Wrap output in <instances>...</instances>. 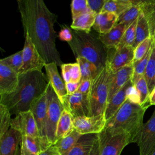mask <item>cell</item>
I'll return each instance as SVG.
<instances>
[{
    "instance_id": "cell-1",
    "label": "cell",
    "mask_w": 155,
    "mask_h": 155,
    "mask_svg": "<svg viewBox=\"0 0 155 155\" xmlns=\"http://www.w3.org/2000/svg\"><path fill=\"white\" fill-rule=\"evenodd\" d=\"M24 35H27L46 64L63 63L56 47L54 25L58 16L42 0H18Z\"/></svg>"
},
{
    "instance_id": "cell-2",
    "label": "cell",
    "mask_w": 155,
    "mask_h": 155,
    "mask_svg": "<svg viewBox=\"0 0 155 155\" xmlns=\"http://www.w3.org/2000/svg\"><path fill=\"white\" fill-rule=\"evenodd\" d=\"M48 83L41 71L19 74L17 87L10 94L0 95V104L6 106L11 114L30 111L33 104L45 93Z\"/></svg>"
},
{
    "instance_id": "cell-3",
    "label": "cell",
    "mask_w": 155,
    "mask_h": 155,
    "mask_svg": "<svg viewBox=\"0 0 155 155\" xmlns=\"http://www.w3.org/2000/svg\"><path fill=\"white\" fill-rule=\"evenodd\" d=\"M73 39L68 42L76 58L82 57L96 65L101 71L109 59V50L99 40L98 36L71 29Z\"/></svg>"
},
{
    "instance_id": "cell-4",
    "label": "cell",
    "mask_w": 155,
    "mask_h": 155,
    "mask_svg": "<svg viewBox=\"0 0 155 155\" xmlns=\"http://www.w3.org/2000/svg\"><path fill=\"white\" fill-rule=\"evenodd\" d=\"M147 108L127 99L116 113L108 120L105 128L128 134L132 143L136 142L137 136L143 124V119Z\"/></svg>"
},
{
    "instance_id": "cell-5",
    "label": "cell",
    "mask_w": 155,
    "mask_h": 155,
    "mask_svg": "<svg viewBox=\"0 0 155 155\" xmlns=\"http://www.w3.org/2000/svg\"><path fill=\"white\" fill-rule=\"evenodd\" d=\"M111 74V71L107 64L106 67L92 80L88 93L90 116L105 113L108 102Z\"/></svg>"
},
{
    "instance_id": "cell-6",
    "label": "cell",
    "mask_w": 155,
    "mask_h": 155,
    "mask_svg": "<svg viewBox=\"0 0 155 155\" xmlns=\"http://www.w3.org/2000/svg\"><path fill=\"white\" fill-rule=\"evenodd\" d=\"M46 135L50 144L53 145L56 141L57 126L64 107L49 82L46 90Z\"/></svg>"
},
{
    "instance_id": "cell-7",
    "label": "cell",
    "mask_w": 155,
    "mask_h": 155,
    "mask_svg": "<svg viewBox=\"0 0 155 155\" xmlns=\"http://www.w3.org/2000/svg\"><path fill=\"white\" fill-rule=\"evenodd\" d=\"M97 135L100 155H120L123 149L132 143L130 136L125 132H116L104 128Z\"/></svg>"
},
{
    "instance_id": "cell-8",
    "label": "cell",
    "mask_w": 155,
    "mask_h": 155,
    "mask_svg": "<svg viewBox=\"0 0 155 155\" xmlns=\"http://www.w3.org/2000/svg\"><path fill=\"white\" fill-rule=\"evenodd\" d=\"M25 42L22 51V66L19 74L33 71H41L46 63L41 56L30 38L25 35Z\"/></svg>"
},
{
    "instance_id": "cell-9",
    "label": "cell",
    "mask_w": 155,
    "mask_h": 155,
    "mask_svg": "<svg viewBox=\"0 0 155 155\" xmlns=\"http://www.w3.org/2000/svg\"><path fill=\"white\" fill-rule=\"evenodd\" d=\"M136 143L139 155H149L155 150V109L150 119L143 124Z\"/></svg>"
},
{
    "instance_id": "cell-10",
    "label": "cell",
    "mask_w": 155,
    "mask_h": 155,
    "mask_svg": "<svg viewBox=\"0 0 155 155\" xmlns=\"http://www.w3.org/2000/svg\"><path fill=\"white\" fill-rule=\"evenodd\" d=\"M107 120L105 114L93 116L74 117V129L81 135L99 134L105 127Z\"/></svg>"
},
{
    "instance_id": "cell-11",
    "label": "cell",
    "mask_w": 155,
    "mask_h": 155,
    "mask_svg": "<svg viewBox=\"0 0 155 155\" xmlns=\"http://www.w3.org/2000/svg\"><path fill=\"white\" fill-rule=\"evenodd\" d=\"M64 109L70 112L73 117L90 116L88 94L78 92L66 96L62 102Z\"/></svg>"
},
{
    "instance_id": "cell-12",
    "label": "cell",
    "mask_w": 155,
    "mask_h": 155,
    "mask_svg": "<svg viewBox=\"0 0 155 155\" xmlns=\"http://www.w3.org/2000/svg\"><path fill=\"white\" fill-rule=\"evenodd\" d=\"M134 48L132 46L109 50V59L107 63L112 73L133 64Z\"/></svg>"
},
{
    "instance_id": "cell-13",
    "label": "cell",
    "mask_w": 155,
    "mask_h": 155,
    "mask_svg": "<svg viewBox=\"0 0 155 155\" xmlns=\"http://www.w3.org/2000/svg\"><path fill=\"white\" fill-rule=\"evenodd\" d=\"M10 127L19 131L22 136L39 137L35 119L30 110L16 115V117L12 119Z\"/></svg>"
},
{
    "instance_id": "cell-14",
    "label": "cell",
    "mask_w": 155,
    "mask_h": 155,
    "mask_svg": "<svg viewBox=\"0 0 155 155\" xmlns=\"http://www.w3.org/2000/svg\"><path fill=\"white\" fill-rule=\"evenodd\" d=\"M30 111L35 119L39 136L45 143L51 145L46 135V117H47V95L46 91L31 105Z\"/></svg>"
},
{
    "instance_id": "cell-15",
    "label": "cell",
    "mask_w": 155,
    "mask_h": 155,
    "mask_svg": "<svg viewBox=\"0 0 155 155\" xmlns=\"http://www.w3.org/2000/svg\"><path fill=\"white\" fill-rule=\"evenodd\" d=\"M22 134L10 127L0 137V155H17L20 150Z\"/></svg>"
},
{
    "instance_id": "cell-16",
    "label": "cell",
    "mask_w": 155,
    "mask_h": 155,
    "mask_svg": "<svg viewBox=\"0 0 155 155\" xmlns=\"http://www.w3.org/2000/svg\"><path fill=\"white\" fill-rule=\"evenodd\" d=\"M133 73V64L128 65L114 73L111 74L109 85L108 102L118 91H119L130 80Z\"/></svg>"
},
{
    "instance_id": "cell-17",
    "label": "cell",
    "mask_w": 155,
    "mask_h": 155,
    "mask_svg": "<svg viewBox=\"0 0 155 155\" xmlns=\"http://www.w3.org/2000/svg\"><path fill=\"white\" fill-rule=\"evenodd\" d=\"M19 74L0 62V95L8 94L18 86Z\"/></svg>"
},
{
    "instance_id": "cell-18",
    "label": "cell",
    "mask_w": 155,
    "mask_h": 155,
    "mask_svg": "<svg viewBox=\"0 0 155 155\" xmlns=\"http://www.w3.org/2000/svg\"><path fill=\"white\" fill-rule=\"evenodd\" d=\"M57 66L58 65L55 63H50L46 64L44 68L48 81L51 84L59 99L62 104L65 97L68 95V93L65 87V83L61 78Z\"/></svg>"
},
{
    "instance_id": "cell-19",
    "label": "cell",
    "mask_w": 155,
    "mask_h": 155,
    "mask_svg": "<svg viewBox=\"0 0 155 155\" xmlns=\"http://www.w3.org/2000/svg\"><path fill=\"white\" fill-rule=\"evenodd\" d=\"M131 84L132 82L131 79L119 91L113 95L111 99L107 102L104 113L107 121L110 119L116 113L127 99V90Z\"/></svg>"
},
{
    "instance_id": "cell-20",
    "label": "cell",
    "mask_w": 155,
    "mask_h": 155,
    "mask_svg": "<svg viewBox=\"0 0 155 155\" xmlns=\"http://www.w3.org/2000/svg\"><path fill=\"white\" fill-rule=\"evenodd\" d=\"M128 27L122 24H116L109 32L99 35V39L108 50L116 49Z\"/></svg>"
},
{
    "instance_id": "cell-21",
    "label": "cell",
    "mask_w": 155,
    "mask_h": 155,
    "mask_svg": "<svg viewBox=\"0 0 155 155\" xmlns=\"http://www.w3.org/2000/svg\"><path fill=\"white\" fill-rule=\"evenodd\" d=\"M118 16L114 13L102 12L97 14L95 18V21L93 28L96 31L99 35H104L109 32L117 24Z\"/></svg>"
},
{
    "instance_id": "cell-22",
    "label": "cell",
    "mask_w": 155,
    "mask_h": 155,
    "mask_svg": "<svg viewBox=\"0 0 155 155\" xmlns=\"http://www.w3.org/2000/svg\"><path fill=\"white\" fill-rule=\"evenodd\" d=\"M97 134L82 135L74 147L65 155H88Z\"/></svg>"
},
{
    "instance_id": "cell-23",
    "label": "cell",
    "mask_w": 155,
    "mask_h": 155,
    "mask_svg": "<svg viewBox=\"0 0 155 155\" xmlns=\"http://www.w3.org/2000/svg\"><path fill=\"white\" fill-rule=\"evenodd\" d=\"M82 136L74 129L69 134L58 139L53 145L61 155H65L74 147Z\"/></svg>"
},
{
    "instance_id": "cell-24",
    "label": "cell",
    "mask_w": 155,
    "mask_h": 155,
    "mask_svg": "<svg viewBox=\"0 0 155 155\" xmlns=\"http://www.w3.org/2000/svg\"><path fill=\"white\" fill-rule=\"evenodd\" d=\"M96 14L90 11L73 19L70 28L76 31L90 33L94 25Z\"/></svg>"
},
{
    "instance_id": "cell-25",
    "label": "cell",
    "mask_w": 155,
    "mask_h": 155,
    "mask_svg": "<svg viewBox=\"0 0 155 155\" xmlns=\"http://www.w3.org/2000/svg\"><path fill=\"white\" fill-rule=\"evenodd\" d=\"M73 120L72 114L64 109L58 124L56 133V140L67 136L74 130Z\"/></svg>"
},
{
    "instance_id": "cell-26",
    "label": "cell",
    "mask_w": 155,
    "mask_h": 155,
    "mask_svg": "<svg viewBox=\"0 0 155 155\" xmlns=\"http://www.w3.org/2000/svg\"><path fill=\"white\" fill-rule=\"evenodd\" d=\"M140 6L147 21L150 37L155 42V0L140 1Z\"/></svg>"
},
{
    "instance_id": "cell-27",
    "label": "cell",
    "mask_w": 155,
    "mask_h": 155,
    "mask_svg": "<svg viewBox=\"0 0 155 155\" xmlns=\"http://www.w3.org/2000/svg\"><path fill=\"white\" fill-rule=\"evenodd\" d=\"M62 76L65 83H77L81 80L79 64L75 63L62 64L61 65Z\"/></svg>"
},
{
    "instance_id": "cell-28",
    "label": "cell",
    "mask_w": 155,
    "mask_h": 155,
    "mask_svg": "<svg viewBox=\"0 0 155 155\" xmlns=\"http://www.w3.org/2000/svg\"><path fill=\"white\" fill-rule=\"evenodd\" d=\"M21 145L37 155L50 146L43 142L39 137H34L29 136H22Z\"/></svg>"
},
{
    "instance_id": "cell-29",
    "label": "cell",
    "mask_w": 155,
    "mask_h": 155,
    "mask_svg": "<svg viewBox=\"0 0 155 155\" xmlns=\"http://www.w3.org/2000/svg\"><path fill=\"white\" fill-rule=\"evenodd\" d=\"M150 37L149 27L144 14L141 11L137 20L136 28V38L133 47L135 48L140 42Z\"/></svg>"
},
{
    "instance_id": "cell-30",
    "label": "cell",
    "mask_w": 155,
    "mask_h": 155,
    "mask_svg": "<svg viewBox=\"0 0 155 155\" xmlns=\"http://www.w3.org/2000/svg\"><path fill=\"white\" fill-rule=\"evenodd\" d=\"M133 4V0H107L102 12H111L119 17Z\"/></svg>"
},
{
    "instance_id": "cell-31",
    "label": "cell",
    "mask_w": 155,
    "mask_h": 155,
    "mask_svg": "<svg viewBox=\"0 0 155 155\" xmlns=\"http://www.w3.org/2000/svg\"><path fill=\"white\" fill-rule=\"evenodd\" d=\"M76 59L80 66L81 80H93L101 71L96 65L84 58L78 57Z\"/></svg>"
},
{
    "instance_id": "cell-32",
    "label": "cell",
    "mask_w": 155,
    "mask_h": 155,
    "mask_svg": "<svg viewBox=\"0 0 155 155\" xmlns=\"http://www.w3.org/2000/svg\"><path fill=\"white\" fill-rule=\"evenodd\" d=\"M140 12V1H133V5L118 17L117 24H122L129 27L133 22L137 19Z\"/></svg>"
},
{
    "instance_id": "cell-33",
    "label": "cell",
    "mask_w": 155,
    "mask_h": 155,
    "mask_svg": "<svg viewBox=\"0 0 155 155\" xmlns=\"http://www.w3.org/2000/svg\"><path fill=\"white\" fill-rule=\"evenodd\" d=\"M152 50L143 76L147 81L150 93L155 87V42L152 39Z\"/></svg>"
},
{
    "instance_id": "cell-34",
    "label": "cell",
    "mask_w": 155,
    "mask_h": 155,
    "mask_svg": "<svg viewBox=\"0 0 155 155\" xmlns=\"http://www.w3.org/2000/svg\"><path fill=\"white\" fill-rule=\"evenodd\" d=\"M152 45V44H151ZM152 50V47L146 54V55L140 61L133 63V73L131 78V82L134 85L136 82L143 76L147 65L148 64V62L149 61L151 53Z\"/></svg>"
},
{
    "instance_id": "cell-35",
    "label": "cell",
    "mask_w": 155,
    "mask_h": 155,
    "mask_svg": "<svg viewBox=\"0 0 155 155\" xmlns=\"http://www.w3.org/2000/svg\"><path fill=\"white\" fill-rule=\"evenodd\" d=\"M140 96V105L143 107L148 108L150 106L149 102L150 91L144 76H142L134 84Z\"/></svg>"
},
{
    "instance_id": "cell-36",
    "label": "cell",
    "mask_w": 155,
    "mask_h": 155,
    "mask_svg": "<svg viewBox=\"0 0 155 155\" xmlns=\"http://www.w3.org/2000/svg\"><path fill=\"white\" fill-rule=\"evenodd\" d=\"M0 62L19 73L22 66V51H19L9 56L1 59Z\"/></svg>"
},
{
    "instance_id": "cell-37",
    "label": "cell",
    "mask_w": 155,
    "mask_h": 155,
    "mask_svg": "<svg viewBox=\"0 0 155 155\" xmlns=\"http://www.w3.org/2000/svg\"><path fill=\"white\" fill-rule=\"evenodd\" d=\"M0 137L4 134L11 127V114L4 105L0 104Z\"/></svg>"
},
{
    "instance_id": "cell-38",
    "label": "cell",
    "mask_w": 155,
    "mask_h": 155,
    "mask_svg": "<svg viewBox=\"0 0 155 155\" xmlns=\"http://www.w3.org/2000/svg\"><path fill=\"white\" fill-rule=\"evenodd\" d=\"M137 20L133 22L127 28L119 45L116 48H121L125 46H133L136 38V28L137 24Z\"/></svg>"
},
{
    "instance_id": "cell-39",
    "label": "cell",
    "mask_w": 155,
    "mask_h": 155,
    "mask_svg": "<svg viewBox=\"0 0 155 155\" xmlns=\"http://www.w3.org/2000/svg\"><path fill=\"white\" fill-rule=\"evenodd\" d=\"M70 6L72 19H74L81 15L90 12L87 0H73Z\"/></svg>"
},
{
    "instance_id": "cell-40",
    "label": "cell",
    "mask_w": 155,
    "mask_h": 155,
    "mask_svg": "<svg viewBox=\"0 0 155 155\" xmlns=\"http://www.w3.org/2000/svg\"><path fill=\"white\" fill-rule=\"evenodd\" d=\"M152 44V39L149 37L140 42L134 50L133 63H135L142 59L151 48Z\"/></svg>"
},
{
    "instance_id": "cell-41",
    "label": "cell",
    "mask_w": 155,
    "mask_h": 155,
    "mask_svg": "<svg viewBox=\"0 0 155 155\" xmlns=\"http://www.w3.org/2000/svg\"><path fill=\"white\" fill-rule=\"evenodd\" d=\"M107 0H87V3L90 11L96 15L102 12Z\"/></svg>"
},
{
    "instance_id": "cell-42",
    "label": "cell",
    "mask_w": 155,
    "mask_h": 155,
    "mask_svg": "<svg viewBox=\"0 0 155 155\" xmlns=\"http://www.w3.org/2000/svg\"><path fill=\"white\" fill-rule=\"evenodd\" d=\"M127 99L129 100L130 102L140 105L139 94L133 83L130 85L127 90Z\"/></svg>"
},
{
    "instance_id": "cell-43",
    "label": "cell",
    "mask_w": 155,
    "mask_h": 155,
    "mask_svg": "<svg viewBox=\"0 0 155 155\" xmlns=\"http://www.w3.org/2000/svg\"><path fill=\"white\" fill-rule=\"evenodd\" d=\"M59 38L62 41H66L67 42H71L73 39V35H72L71 29H70L67 26H64L61 28V30L59 33Z\"/></svg>"
},
{
    "instance_id": "cell-44",
    "label": "cell",
    "mask_w": 155,
    "mask_h": 155,
    "mask_svg": "<svg viewBox=\"0 0 155 155\" xmlns=\"http://www.w3.org/2000/svg\"><path fill=\"white\" fill-rule=\"evenodd\" d=\"M91 81L92 80H89V79L81 80L80 81L79 87L77 92L84 94H88L90 90Z\"/></svg>"
},
{
    "instance_id": "cell-45",
    "label": "cell",
    "mask_w": 155,
    "mask_h": 155,
    "mask_svg": "<svg viewBox=\"0 0 155 155\" xmlns=\"http://www.w3.org/2000/svg\"><path fill=\"white\" fill-rule=\"evenodd\" d=\"M79 84L80 82L77 83H66L65 87L68 94H73L76 93L79 88Z\"/></svg>"
},
{
    "instance_id": "cell-46",
    "label": "cell",
    "mask_w": 155,
    "mask_h": 155,
    "mask_svg": "<svg viewBox=\"0 0 155 155\" xmlns=\"http://www.w3.org/2000/svg\"><path fill=\"white\" fill-rule=\"evenodd\" d=\"M38 155H61L56 148L53 146V145H51L47 149L41 152Z\"/></svg>"
},
{
    "instance_id": "cell-47",
    "label": "cell",
    "mask_w": 155,
    "mask_h": 155,
    "mask_svg": "<svg viewBox=\"0 0 155 155\" xmlns=\"http://www.w3.org/2000/svg\"><path fill=\"white\" fill-rule=\"evenodd\" d=\"M88 155H100V143L97 135V137L96 139L94 144L90 151Z\"/></svg>"
},
{
    "instance_id": "cell-48",
    "label": "cell",
    "mask_w": 155,
    "mask_h": 155,
    "mask_svg": "<svg viewBox=\"0 0 155 155\" xmlns=\"http://www.w3.org/2000/svg\"><path fill=\"white\" fill-rule=\"evenodd\" d=\"M149 102L150 105H155V87L152 91L150 93Z\"/></svg>"
},
{
    "instance_id": "cell-49",
    "label": "cell",
    "mask_w": 155,
    "mask_h": 155,
    "mask_svg": "<svg viewBox=\"0 0 155 155\" xmlns=\"http://www.w3.org/2000/svg\"><path fill=\"white\" fill-rule=\"evenodd\" d=\"M20 153H21V155H37L30 152L21 145H20Z\"/></svg>"
},
{
    "instance_id": "cell-50",
    "label": "cell",
    "mask_w": 155,
    "mask_h": 155,
    "mask_svg": "<svg viewBox=\"0 0 155 155\" xmlns=\"http://www.w3.org/2000/svg\"><path fill=\"white\" fill-rule=\"evenodd\" d=\"M149 155H155V150L153 152H151Z\"/></svg>"
},
{
    "instance_id": "cell-51",
    "label": "cell",
    "mask_w": 155,
    "mask_h": 155,
    "mask_svg": "<svg viewBox=\"0 0 155 155\" xmlns=\"http://www.w3.org/2000/svg\"><path fill=\"white\" fill-rule=\"evenodd\" d=\"M17 155H21V153H20V150H19V153H18V154Z\"/></svg>"
}]
</instances>
